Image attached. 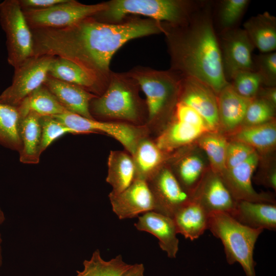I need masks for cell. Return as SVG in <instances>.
I'll return each instance as SVG.
<instances>
[{"label": "cell", "instance_id": "obj_23", "mask_svg": "<svg viewBox=\"0 0 276 276\" xmlns=\"http://www.w3.org/2000/svg\"><path fill=\"white\" fill-rule=\"evenodd\" d=\"M40 116L30 111L21 117L19 124V135L22 147L19 152V160L25 164L34 165L39 163L41 140Z\"/></svg>", "mask_w": 276, "mask_h": 276}, {"label": "cell", "instance_id": "obj_39", "mask_svg": "<svg viewBox=\"0 0 276 276\" xmlns=\"http://www.w3.org/2000/svg\"><path fill=\"white\" fill-rule=\"evenodd\" d=\"M255 151V150L251 147L237 141L235 140L233 142L228 143L224 171L243 162Z\"/></svg>", "mask_w": 276, "mask_h": 276}, {"label": "cell", "instance_id": "obj_42", "mask_svg": "<svg viewBox=\"0 0 276 276\" xmlns=\"http://www.w3.org/2000/svg\"><path fill=\"white\" fill-rule=\"evenodd\" d=\"M257 97L268 102L273 106H276V88L275 87L265 86L260 88L257 94Z\"/></svg>", "mask_w": 276, "mask_h": 276}, {"label": "cell", "instance_id": "obj_27", "mask_svg": "<svg viewBox=\"0 0 276 276\" xmlns=\"http://www.w3.org/2000/svg\"><path fill=\"white\" fill-rule=\"evenodd\" d=\"M208 132L204 129L172 120L155 141L163 151L170 152L192 143Z\"/></svg>", "mask_w": 276, "mask_h": 276}, {"label": "cell", "instance_id": "obj_5", "mask_svg": "<svg viewBox=\"0 0 276 276\" xmlns=\"http://www.w3.org/2000/svg\"><path fill=\"white\" fill-rule=\"evenodd\" d=\"M106 2V9L93 16L100 21L119 23L132 15H142L172 25L187 22L204 3L191 0H111Z\"/></svg>", "mask_w": 276, "mask_h": 276}, {"label": "cell", "instance_id": "obj_12", "mask_svg": "<svg viewBox=\"0 0 276 276\" xmlns=\"http://www.w3.org/2000/svg\"><path fill=\"white\" fill-rule=\"evenodd\" d=\"M155 204V212L173 217L193 196L180 185L172 170L162 167L148 181Z\"/></svg>", "mask_w": 276, "mask_h": 276}, {"label": "cell", "instance_id": "obj_32", "mask_svg": "<svg viewBox=\"0 0 276 276\" xmlns=\"http://www.w3.org/2000/svg\"><path fill=\"white\" fill-rule=\"evenodd\" d=\"M203 164L197 156L192 155L183 157L179 162L176 172H173L182 188L193 196L202 180Z\"/></svg>", "mask_w": 276, "mask_h": 276}, {"label": "cell", "instance_id": "obj_34", "mask_svg": "<svg viewBox=\"0 0 276 276\" xmlns=\"http://www.w3.org/2000/svg\"><path fill=\"white\" fill-rule=\"evenodd\" d=\"M249 3V0H223L220 2L218 20L222 31L236 28Z\"/></svg>", "mask_w": 276, "mask_h": 276}, {"label": "cell", "instance_id": "obj_16", "mask_svg": "<svg viewBox=\"0 0 276 276\" xmlns=\"http://www.w3.org/2000/svg\"><path fill=\"white\" fill-rule=\"evenodd\" d=\"M134 226L137 230L146 232L156 237L160 248L167 253L168 257L176 258L179 240L172 218L155 211H150L139 216Z\"/></svg>", "mask_w": 276, "mask_h": 276}, {"label": "cell", "instance_id": "obj_26", "mask_svg": "<svg viewBox=\"0 0 276 276\" xmlns=\"http://www.w3.org/2000/svg\"><path fill=\"white\" fill-rule=\"evenodd\" d=\"M106 181L112 187L110 193L117 194L128 187L135 178L132 155L127 151H111L107 161Z\"/></svg>", "mask_w": 276, "mask_h": 276}, {"label": "cell", "instance_id": "obj_38", "mask_svg": "<svg viewBox=\"0 0 276 276\" xmlns=\"http://www.w3.org/2000/svg\"><path fill=\"white\" fill-rule=\"evenodd\" d=\"M255 71L260 76L262 85L275 87L276 52L262 53L254 59Z\"/></svg>", "mask_w": 276, "mask_h": 276}, {"label": "cell", "instance_id": "obj_7", "mask_svg": "<svg viewBox=\"0 0 276 276\" xmlns=\"http://www.w3.org/2000/svg\"><path fill=\"white\" fill-rule=\"evenodd\" d=\"M0 24L6 36L8 63L15 68L34 56L32 32L19 0L0 3Z\"/></svg>", "mask_w": 276, "mask_h": 276}, {"label": "cell", "instance_id": "obj_33", "mask_svg": "<svg viewBox=\"0 0 276 276\" xmlns=\"http://www.w3.org/2000/svg\"><path fill=\"white\" fill-rule=\"evenodd\" d=\"M206 133L200 137V146L205 152L213 167V172L220 175L225 169L226 154L228 143L223 136L220 135Z\"/></svg>", "mask_w": 276, "mask_h": 276}, {"label": "cell", "instance_id": "obj_30", "mask_svg": "<svg viewBox=\"0 0 276 276\" xmlns=\"http://www.w3.org/2000/svg\"><path fill=\"white\" fill-rule=\"evenodd\" d=\"M20 119L17 106L0 103V144L18 152L22 147L19 135Z\"/></svg>", "mask_w": 276, "mask_h": 276}, {"label": "cell", "instance_id": "obj_44", "mask_svg": "<svg viewBox=\"0 0 276 276\" xmlns=\"http://www.w3.org/2000/svg\"><path fill=\"white\" fill-rule=\"evenodd\" d=\"M6 217L4 213L0 207V225H2L5 221ZM2 239L0 233V267L3 264V256H2Z\"/></svg>", "mask_w": 276, "mask_h": 276}, {"label": "cell", "instance_id": "obj_15", "mask_svg": "<svg viewBox=\"0 0 276 276\" xmlns=\"http://www.w3.org/2000/svg\"><path fill=\"white\" fill-rule=\"evenodd\" d=\"M108 196L113 212L121 220L154 211V199L148 183L144 180L135 179L121 193H109Z\"/></svg>", "mask_w": 276, "mask_h": 276}, {"label": "cell", "instance_id": "obj_20", "mask_svg": "<svg viewBox=\"0 0 276 276\" xmlns=\"http://www.w3.org/2000/svg\"><path fill=\"white\" fill-rule=\"evenodd\" d=\"M49 76L77 85L97 96L101 95L107 85L98 80L76 63L58 57L52 61Z\"/></svg>", "mask_w": 276, "mask_h": 276}, {"label": "cell", "instance_id": "obj_25", "mask_svg": "<svg viewBox=\"0 0 276 276\" xmlns=\"http://www.w3.org/2000/svg\"><path fill=\"white\" fill-rule=\"evenodd\" d=\"M135 178L148 181L163 166L165 152L149 135L141 139L132 155Z\"/></svg>", "mask_w": 276, "mask_h": 276}, {"label": "cell", "instance_id": "obj_24", "mask_svg": "<svg viewBox=\"0 0 276 276\" xmlns=\"http://www.w3.org/2000/svg\"><path fill=\"white\" fill-rule=\"evenodd\" d=\"M255 48L262 53L276 50V18L268 12L254 16L246 20L243 28Z\"/></svg>", "mask_w": 276, "mask_h": 276}, {"label": "cell", "instance_id": "obj_41", "mask_svg": "<svg viewBox=\"0 0 276 276\" xmlns=\"http://www.w3.org/2000/svg\"><path fill=\"white\" fill-rule=\"evenodd\" d=\"M66 0H19L22 10L28 9H42L51 7L63 3Z\"/></svg>", "mask_w": 276, "mask_h": 276}, {"label": "cell", "instance_id": "obj_8", "mask_svg": "<svg viewBox=\"0 0 276 276\" xmlns=\"http://www.w3.org/2000/svg\"><path fill=\"white\" fill-rule=\"evenodd\" d=\"M53 117L76 134L104 133L110 136L119 142L131 155L140 141L150 134L146 126L89 119L70 111Z\"/></svg>", "mask_w": 276, "mask_h": 276}, {"label": "cell", "instance_id": "obj_18", "mask_svg": "<svg viewBox=\"0 0 276 276\" xmlns=\"http://www.w3.org/2000/svg\"><path fill=\"white\" fill-rule=\"evenodd\" d=\"M43 85L67 110L89 119H95L90 113L89 104L97 96L79 86L49 75Z\"/></svg>", "mask_w": 276, "mask_h": 276}, {"label": "cell", "instance_id": "obj_14", "mask_svg": "<svg viewBox=\"0 0 276 276\" xmlns=\"http://www.w3.org/2000/svg\"><path fill=\"white\" fill-rule=\"evenodd\" d=\"M258 162L259 156L255 151L246 160L219 176L236 200L274 203L271 195L257 193L252 186V176Z\"/></svg>", "mask_w": 276, "mask_h": 276}, {"label": "cell", "instance_id": "obj_21", "mask_svg": "<svg viewBox=\"0 0 276 276\" xmlns=\"http://www.w3.org/2000/svg\"><path fill=\"white\" fill-rule=\"evenodd\" d=\"M209 214L198 201L192 198L172 217L177 233L191 240L197 239L208 229Z\"/></svg>", "mask_w": 276, "mask_h": 276}, {"label": "cell", "instance_id": "obj_28", "mask_svg": "<svg viewBox=\"0 0 276 276\" xmlns=\"http://www.w3.org/2000/svg\"><path fill=\"white\" fill-rule=\"evenodd\" d=\"M21 116L29 111L41 116H56L68 111L43 84L25 98L17 106Z\"/></svg>", "mask_w": 276, "mask_h": 276}, {"label": "cell", "instance_id": "obj_6", "mask_svg": "<svg viewBox=\"0 0 276 276\" xmlns=\"http://www.w3.org/2000/svg\"><path fill=\"white\" fill-rule=\"evenodd\" d=\"M208 229L221 241L229 264L238 262L246 276H256L254 251L257 240L263 229L244 225L229 214L221 212L209 214Z\"/></svg>", "mask_w": 276, "mask_h": 276}, {"label": "cell", "instance_id": "obj_13", "mask_svg": "<svg viewBox=\"0 0 276 276\" xmlns=\"http://www.w3.org/2000/svg\"><path fill=\"white\" fill-rule=\"evenodd\" d=\"M178 101L196 110L210 131L216 129L220 125L217 95L204 82L192 77H182Z\"/></svg>", "mask_w": 276, "mask_h": 276}, {"label": "cell", "instance_id": "obj_17", "mask_svg": "<svg viewBox=\"0 0 276 276\" xmlns=\"http://www.w3.org/2000/svg\"><path fill=\"white\" fill-rule=\"evenodd\" d=\"M193 198L209 213L221 212L229 214L234 209L237 201L220 176L214 172L202 179Z\"/></svg>", "mask_w": 276, "mask_h": 276}, {"label": "cell", "instance_id": "obj_11", "mask_svg": "<svg viewBox=\"0 0 276 276\" xmlns=\"http://www.w3.org/2000/svg\"><path fill=\"white\" fill-rule=\"evenodd\" d=\"M218 40L223 73L228 82L239 72L255 71L252 57L255 47L243 29L222 31Z\"/></svg>", "mask_w": 276, "mask_h": 276}, {"label": "cell", "instance_id": "obj_22", "mask_svg": "<svg viewBox=\"0 0 276 276\" xmlns=\"http://www.w3.org/2000/svg\"><path fill=\"white\" fill-rule=\"evenodd\" d=\"M217 99L220 125L231 130L243 123L252 99L239 95L229 82L217 94Z\"/></svg>", "mask_w": 276, "mask_h": 276}, {"label": "cell", "instance_id": "obj_1", "mask_svg": "<svg viewBox=\"0 0 276 276\" xmlns=\"http://www.w3.org/2000/svg\"><path fill=\"white\" fill-rule=\"evenodd\" d=\"M31 30L34 56L67 59L106 84L111 59L120 48L133 39L163 32L161 22L135 16L116 24L91 16L63 28Z\"/></svg>", "mask_w": 276, "mask_h": 276}, {"label": "cell", "instance_id": "obj_35", "mask_svg": "<svg viewBox=\"0 0 276 276\" xmlns=\"http://www.w3.org/2000/svg\"><path fill=\"white\" fill-rule=\"evenodd\" d=\"M230 83L234 90L242 97L255 98L262 85L259 75L255 71H243L235 74Z\"/></svg>", "mask_w": 276, "mask_h": 276}, {"label": "cell", "instance_id": "obj_19", "mask_svg": "<svg viewBox=\"0 0 276 276\" xmlns=\"http://www.w3.org/2000/svg\"><path fill=\"white\" fill-rule=\"evenodd\" d=\"M229 214L238 222L252 228L272 231L276 228L275 203L237 200Z\"/></svg>", "mask_w": 276, "mask_h": 276}, {"label": "cell", "instance_id": "obj_2", "mask_svg": "<svg viewBox=\"0 0 276 276\" xmlns=\"http://www.w3.org/2000/svg\"><path fill=\"white\" fill-rule=\"evenodd\" d=\"M162 24L170 70L182 77L200 80L216 95L229 83L224 75L219 40L208 2H204L183 24Z\"/></svg>", "mask_w": 276, "mask_h": 276}, {"label": "cell", "instance_id": "obj_37", "mask_svg": "<svg viewBox=\"0 0 276 276\" xmlns=\"http://www.w3.org/2000/svg\"><path fill=\"white\" fill-rule=\"evenodd\" d=\"M41 140V154L56 139L66 133L76 134L56 118L51 116H40Z\"/></svg>", "mask_w": 276, "mask_h": 276}, {"label": "cell", "instance_id": "obj_29", "mask_svg": "<svg viewBox=\"0 0 276 276\" xmlns=\"http://www.w3.org/2000/svg\"><path fill=\"white\" fill-rule=\"evenodd\" d=\"M83 270L77 271L76 276H123L132 266L124 262L121 255L105 261L98 249L89 260L83 261Z\"/></svg>", "mask_w": 276, "mask_h": 276}, {"label": "cell", "instance_id": "obj_36", "mask_svg": "<svg viewBox=\"0 0 276 276\" xmlns=\"http://www.w3.org/2000/svg\"><path fill=\"white\" fill-rule=\"evenodd\" d=\"M275 107L259 97L251 100L243 121L246 126L265 124L273 121Z\"/></svg>", "mask_w": 276, "mask_h": 276}, {"label": "cell", "instance_id": "obj_10", "mask_svg": "<svg viewBox=\"0 0 276 276\" xmlns=\"http://www.w3.org/2000/svg\"><path fill=\"white\" fill-rule=\"evenodd\" d=\"M55 57L33 56L14 68L12 84L0 95V103L18 106L25 98L44 84Z\"/></svg>", "mask_w": 276, "mask_h": 276}, {"label": "cell", "instance_id": "obj_9", "mask_svg": "<svg viewBox=\"0 0 276 276\" xmlns=\"http://www.w3.org/2000/svg\"><path fill=\"white\" fill-rule=\"evenodd\" d=\"M107 8L106 2L86 5L75 0L42 9L23 10L31 30L60 29L71 26L85 18L93 16Z\"/></svg>", "mask_w": 276, "mask_h": 276}, {"label": "cell", "instance_id": "obj_40", "mask_svg": "<svg viewBox=\"0 0 276 276\" xmlns=\"http://www.w3.org/2000/svg\"><path fill=\"white\" fill-rule=\"evenodd\" d=\"M173 120L185 123L210 131L206 123L201 116L188 105L177 102L173 113Z\"/></svg>", "mask_w": 276, "mask_h": 276}, {"label": "cell", "instance_id": "obj_43", "mask_svg": "<svg viewBox=\"0 0 276 276\" xmlns=\"http://www.w3.org/2000/svg\"><path fill=\"white\" fill-rule=\"evenodd\" d=\"M144 271L143 264L136 263L123 276H144Z\"/></svg>", "mask_w": 276, "mask_h": 276}, {"label": "cell", "instance_id": "obj_4", "mask_svg": "<svg viewBox=\"0 0 276 276\" xmlns=\"http://www.w3.org/2000/svg\"><path fill=\"white\" fill-rule=\"evenodd\" d=\"M139 84L146 97V126L150 133L168 117H172L178 102L182 77L169 69L157 70L137 66L127 72Z\"/></svg>", "mask_w": 276, "mask_h": 276}, {"label": "cell", "instance_id": "obj_31", "mask_svg": "<svg viewBox=\"0 0 276 276\" xmlns=\"http://www.w3.org/2000/svg\"><path fill=\"white\" fill-rule=\"evenodd\" d=\"M235 139L254 149H269L276 143L275 123L272 121L263 124L245 126L237 132Z\"/></svg>", "mask_w": 276, "mask_h": 276}, {"label": "cell", "instance_id": "obj_3", "mask_svg": "<svg viewBox=\"0 0 276 276\" xmlns=\"http://www.w3.org/2000/svg\"><path fill=\"white\" fill-rule=\"evenodd\" d=\"M140 90L137 81L127 72L111 71L104 93L90 102V113L99 121L146 126L147 106Z\"/></svg>", "mask_w": 276, "mask_h": 276}]
</instances>
